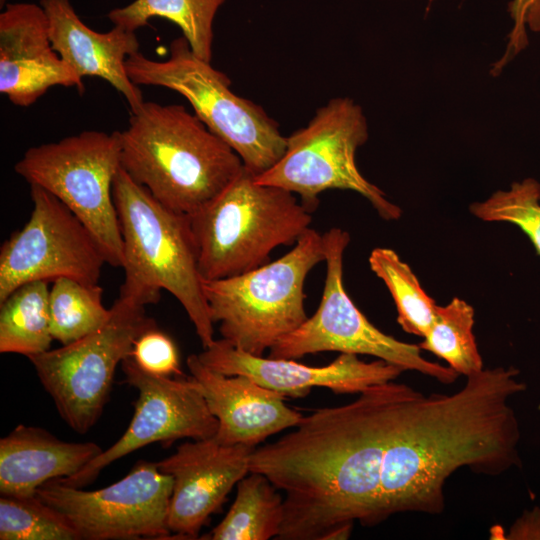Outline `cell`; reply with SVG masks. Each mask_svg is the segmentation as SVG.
<instances>
[{"label":"cell","instance_id":"30bf717a","mask_svg":"<svg viewBox=\"0 0 540 540\" xmlns=\"http://www.w3.org/2000/svg\"><path fill=\"white\" fill-rule=\"evenodd\" d=\"M121 168L120 131L86 130L27 149L15 172L63 202L94 234L107 263L123 265V239L113 200Z\"/></svg>","mask_w":540,"mask_h":540},{"label":"cell","instance_id":"52a82bcc","mask_svg":"<svg viewBox=\"0 0 540 540\" xmlns=\"http://www.w3.org/2000/svg\"><path fill=\"white\" fill-rule=\"evenodd\" d=\"M125 66L137 86H160L182 95L194 114L256 176L283 156L287 137L278 123L261 106L236 95L229 77L197 57L184 36L170 43L166 60H153L139 51L128 57Z\"/></svg>","mask_w":540,"mask_h":540},{"label":"cell","instance_id":"3957f363","mask_svg":"<svg viewBox=\"0 0 540 540\" xmlns=\"http://www.w3.org/2000/svg\"><path fill=\"white\" fill-rule=\"evenodd\" d=\"M121 166L167 208L192 215L239 175V155L183 105L152 101L120 131Z\"/></svg>","mask_w":540,"mask_h":540},{"label":"cell","instance_id":"9c48e42d","mask_svg":"<svg viewBox=\"0 0 540 540\" xmlns=\"http://www.w3.org/2000/svg\"><path fill=\"white\" fill-rule=\"evenodd\" d=\"M142 300L119 294L110 316L86 336L28 359L60 417L74 431L88 432L109 398L117 366L131 355L136 339L156 328Z\"/></svg>","mask_w":540,"mask_h":540},{"label":"cell","instance_id":"8992f818","mask_svg":"<svg viewBox=\"0 0 540 540\" xmlns=\"http://www.w3.org/2000/svg\"><path fill=\"white\" fill-rule=\"evenodd\" d=\"M324 260L323 235L309 228L273 262L232 277L202 279L211 319L219 323L222 338L246 353L263 356L308 318L304 283Z\"/></svg>","mask_w":540,"mask_h":540},{"label":"cell","instance_id":"ba28073f","mask_svg":"<svg viewBox=\"0 0 540 540\" xmlns=\"http://www.w3.org/2000/svg\"><path fill=\"white\" fill-rule=\"evenodd\" d=\"M367 139L362 108L350 98L331 99L305 127L287 137L283 156L255 179L297 194L311 213L318 207L319 194L341 189L361 194L383 219L396 220L401 209L357 168L356 151Z\"/></svg>","mask_w":540,"mask_h":540},{"label":"cell","instance_id":"7402d4cb","mask_svg":"<svg viewBox=\"0 0 540 540\" xmlns=\"http://www.w3.org/2000/svg\"><path fill=\"white\" fill-rule=\"evenodd\" d=\"M225 0H134L121 8L112 9L107 17L113 25L129 31L147 26L153 17L175 23L188 41L192 52L211 62L213 22Z\"/></svg>","mask_w":540,"mask_h":540},{"label":"cell","instance_id":"5bb4252c","mask_svg":"<svg viewBox=\"0 0 540 540\" xmlns=\"http://www.w3.org/2000/svg\"><path fill=\"white\" fill-rule=\"evenodd\" d=\"M125 382L138 392L134 414L123 435L108 449L61 483L82 488L114 461L151 443L214 437L218 420L191 376H159L141 369L131 356L121 363Z\"/></svg>","mask_w":540,"mask_h":540},{"label":"cell","instance_id":"1f68e13d","mask_svg":"<svg viewBox=\"0 0 540 540\" xmlns=\"http://www.w3.org/2000/svg\"><path fill=\"white\" fill-rule=\"evenodd\" d=\"M5 3V0H0V6L2 7Z\"/></svg>","mask_w":540,"mask_h":540},{"label":"cell","instance_id":"484cf974","mask_svg":"<svg viewBox=\"0 0 540 540\" xmlns=\"http://www.w3.org/2000/svg\"><path fill=\"white\" fill-rule=\"evenodd\" d=\"M369 264L393 297L398 324L405 332L424 337L434 322L438 305L421 287L409 265L389 248H375Z\"/></svg>","mask_w":540,"mask_h":540},{"label":"cell","instance_id":"44dd1931","mask_svg":"<svg viewBox=\"0 0 540 540\" xmlns=\"http://www.w3.org/2000/svg\"><path fill=\"white\" fill-rule=\"evenodd\" d=\"M249 473L237 483L229 511L205 539L268 540L279 536L284 497L265 475Z\"/></svg>","mask_w":540,"mask_h":540},{"label":"cell","instance_id":"83f0119b","mask_svg":"<svg viewBox=\"0 0 540 540\" xmlns=\"http://www.w3.org/2000/svg\"><path fill=\"white\" fill-rule=\"evenodd\" d=\"M471 213L488 222L518 226L540 256V183L532 178L514 182L508 190L495 192L487 200L470 206Z\"/></svg>","mask_w":540,"mask_h":540},{"label":"cell","instance_id":"6da1fadb","mask_svg":"<svg viewBox=\"0 0 540 540\" xmlns=\"http://www.w3.org/2000/svg\"><path fill=\"white\" fill-rule=\"evenodd\" d=\"M421 394L394 380L374 384L348 404L302 416L292 432L255 448L249 472L265 475L285 495L277 539H347L354 522L372 526L390 434Z\"/></svg>","mask_w":540,"mask_h":540},{"label":"cell","instance_id":"7a4b0ae2","mask_svg":"<svg viewBox=\"0 0 540 540\" xmlns=\"http://www.w3.org/2000/svg\"><path fill=\"white\" fill-rule=\"evenodd\" d=\"M515 367L483 369L451 395L423 393L407 405L387 443L375 526L402 512L440 514L458 468L499 475L520 466L519 423L509 399L526 390Z\"/></svg>","mask_w":540,"mask_h":540},{"label":"cell","instance_id":"f1b7e54d","mask_svg":"<svg viewBox=\"0 0 540 540\" xmlns=\"http://www.w3.org/2000/svg\"><path fill=\"white\" fill-rule=\"evenodd\" d=\"M130 356L141 369L151 374L183 375L174 341L157 327L144 332L136 339Z\"/></svg>","mask_w":540,"mask_h":540},{"label":"cell","instance_id":"8fae6325","mask_svg":"<svg viewBox=\"0 0 540 540\" xmlns=\"http://www.w3.org/2000/svg\"><path fill=\"white\" fill-rule=\"evenodd\" d=\"M323 240L326 276L320 305L310 318L271 347L269 357L295 360L329 351L370 355L403 371H418L442 384L454 383L459 376L456 371L423 358L418 345L383 333L355 306L343 284V255L349 234L332 228Z\"/></svg>","mask_w":540,"mask_h":540},{"label":"cell","instance_id":"7c38bea8","mask_svg":"<svg viewBox=\"0 0 540 540\" xmlns=\"http://www.w3.org/2000/svg\"><path fill=\"white\" fill-rule=\"evenodd\" d=\"M173 479L156 462L138 461L119 481L84 490L51 480L36 496L63 515L80 540L171 539Z\"/></svg>","mask_w":540,"mask_h":540},{"label":"cell","instance_id":"f546056e","mask_svg":"<svg viewBox=\"0 0 540 540\" xmlns=\"http://www.w3.org/2000/svg\"><path fill=\"white\" fill-rule=\"evenodd\" d=\"M509 13L513 20L508 43L503 56L492 66L491 73L497 75L528 45L527 29L540 32V0H512Z\"/></svg>","mask_w":540,"mask_h":540},{"label":"cell","instance_id":"603a6c76","mask_svg":"<svg viewBox=\"0 0 540 540\" xmlns=\"http://www.w3.org/2000/svg\"><path fill=\"white\" fill-rule=\"evenodd\" d=\"M47 281H32L0 302V352L29 358L50 349V290Z\"/></svg>","mask_w":540,"mask_h":540},{"label":"cell","instance_id":"4316f807","mask_svg":"<svg viewBox=\"0 0 540 540\" xmlns=\"http://www.w3.org/2000/svg\"><path fill=\"white\" fill-rule=\"evenodd\" d=\"M1 540H80L70 522L35 496L0 497Z\"/></svg>","mask_w":540,"mask_h":540},{"label":"cell","instance_id":"9a60e30c","mask_svg":"<svg viewBox=\"0 0 540 540\" xmlns=\"http://www.w3.org/2000/svg\"><path fill=\"white\" fill-rule=\"evenodd\" d=\"M256 447L223 444L215 437L184 442L156 462L173 479L168 526L179 539H195L228 493L249 473ZM172 536V538H173Z\"/></svg>","mask_w":540,"mask_h":540},{"label":"cell","instance_id":"cb8c5ba5","mask_svg":"<svg viewBox=\"0 0 540 540\" xmlns=\"http://www.w3.org/2000/svg\"><path fill=\"white\" fill-rule=\"evenodd\" d=\"M473 325L472 306L453 298L446 306H437L434 322L418 346L445 360L459 375L468 377L483 370Z\"/></svg>","mask_w":540,"mask_h":540},{"label":"cell","instance_id":"4dcf8cb0","mask_svg":"<svg viewBox=\"0 0 540 540\" xmlns=\"http://www.w3.org/2000/svg\"><path fill=\"white\" fill-rule=\"evenodd\" d=\"M511 539H540V509L525 513L511 528Z\"/></svg>","mask_w":540,"mask_h":540},{"label":"cell","instance_id":"d6986e66","mask_svg":"<svg viewBox=\"0 0 540 540\" xmlns=\"http://www.w3.org/2000/svg\"><path fill=\"white\" fill-rule=\"evenodd\" d=\"M49 24L53 49L81 78L107 81L126 99L131 112L144 103L140 88L126 70V60L139 52L135 32L116 26L105 33L88 27L75 12L70 0H40Z\"/></svg>","mask_w":540,"mask_h":540},{"label":"cell","instance_id":"e0dca14e","mask_svg":"<svg viewBox=\"0 0 540 540\" xmlns=\"http://www.w3.org/2000/svg\"><path fill=\"white\" fill-rule=\"evenodd\" d=\"M54 86L85 91L83 78L53 49L42 6L6 4L0 13V93L29 107Z\"/></svg>","mask_w":540,"mask_h":540},{"label":"cell","instance_id":"2e32d148","mask_svg":"<svg viewBox=\"0 0 540 540\" xmlns=\"http://www.w3.org/2000/svg\"><path fill=\"white\" fill-rule=\"evenodd\" d=\"M197 355L210 369L229 376H248L261 386L293 398L308 395L313 387L328 388L337 394H359L371 385L393 381L403 372L384 360L365 362L348 353H341L321 367L294 359L264 358L246 353L223 338L214 340Z\"/></svg>","mask_w":540,"mask_h":540},{"label":"cell","instance_id":"5b68a950","mask_svg":"<svg viewBox=\"0 0 540 540\" xmlns=\"http://www.w3.org/2000/svg\"><path fill=\"white\" fill-rule=\"evenodd\" d=\"M255 176L244 166L221 194L189 216L203 280L254 270L309 229L312 213L294 193L260 184Z\"/></svg>","mask_w":540,"mask_h":540},{"label":"cell","instance_id":"ffe728a7","mask_svg":"<svg viewBox=\"0 0 540 540\" xmlns=\"http://www.w3.org/2000/svg\"><path fill=\"white\" fill-rule=\"evenodd\" d=\"M102 451L94 442H66L20 424L0 440V493L35 496L40 486L73 476Z\"/></svg>","mask_w":540,"mask_h":540},{"label":"cell","instance_id":"ac0fdd59","mask_svg":"<svg viewBox=\"0 0 540 540\" xmlns=\"http://www.w3.org/2000/svg\"><path fill=\"white\" fill-rule=\"evenodd\" d=\"M210 412L218 420L215 438L223 444L257 447L269 436L295 427L302 414L283 394L245 375H225L204 365L197 354L186 360Z\"/></svg>","mask_w":540,"mask_h":540},{"label":"cell","instance_id":"d4e9b609","mask_svg":"<svg viewBox=\"0 0 540 540\" xmlns=\"http://www.w3.org/2000/svg\"><path fill=\"white\" fill-rule=\"evenodd\" d=\"M102 296L99 284L65 277L53 281L49 295L53 339L66 345L102 326L110 316Z\"/></svg>","mask_w":540,"mask_h":540},{"label":"cell","instance_id":"277c9868","mask_svg":"<svg viewBox=\"0 0 540 540\" xmlns=\"http://www.w3.org/2000/svg\"><path fill=\"white\" fill-rule=\"evenodd\" d=\"M112 193L123 239L120 294L148 305L157 303L166 290L183 306L202 347H208L215 340L214 323L202 289L189 215L161 204L122 166Z\"/></svg>","mask_w":540,"mask_h":540},{"label":"cell","instance_id":"4fadbf2b","mask_svg":"<svg viewBox=\"0 0 540 540\" xmlns=\"http://www.w3.org/2000/svg\"><path fill=\"white\" fill-rule=\"evenodd\" d=\"M30 196L29 219L0 248V302L32 281L98 284L107 260L94 234L44 188L30 185Z\"/></svg>","mask_w":540,"mask_h":540}]
</instances>
